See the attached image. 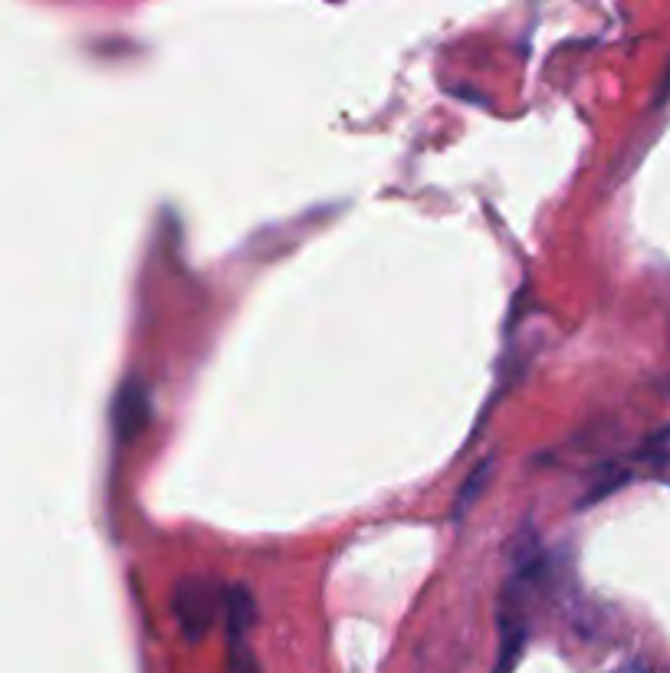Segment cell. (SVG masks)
<instances>
[{"mask_svg": "<svg viewBox=\"0 0 670 673\" xmlns=\"http://www.w3.org/2000/svg\"><path fill=\"white\" fill-rule=\"evenodd\" d=\"M172 604H175V618H178L182 631H185L192 641H197L200 634L210 631L217 611L224 608V591H220L210 578L188 576L175 584Z\"/></svg>", "mask_w": 670, "mask_h": 673, "instance_id": "cell-1", "label": "cell"}, {"mask_svg": "<svg viewBox=\"0 0 670 673\" xmlns=\"http://www.w3.org/2000/svg\"><path fill=\"white\" fill-rule=\"evenodd\" d=\"M152 417V404H148V391L138 379H128L125 385L118 387L115 404H112V427L118 441H132Z\"/></svg>", "mask_w": 670, "mask_h": 673, "instance_id": "cell-2", "label": "cell"}, {"mask_svg": "<svg viewBox=\"0 0 670 673\" xmlns=\"http://www.w3.org/2000/svg\"><path fill=\"white\" fill-rule=\"evenodd\" d=\"M224 611H227V634L234 641V648L244 644L250 624L257 621V604L250 598V591L244 584H230L224 588Z\"/></svg>", "mask_w": 670, "mask_h": 673, "instance_id": "cell-3", "label": "cell"}, {"mask_svg": "<svg viewBox=\"0 0 670 673\" xmlns=\"http://www.w3.org/2000/svg\"><path fill=\"white\" fill-rule=\"evenodd\" d=\"M489 470H493V460L486 457V460H480L477 467H474V474H467L464 486L457 489V503H454V519H457V522L464 519V512L474 509L477 496L486 489V483H489Z\"/></svg>", "mask_w": 670, "mask_h": 673, "instance_id": "cell-4", "label": "cell"}, {"mask_svg": "<svg viewBox=\"0 0 670 673\" xmlns=\"http://www.w3.org/2000/svg\"><path fill=\"white\" fill-rule=\"evenodd\" d=\"M230 673H260L257 661L247 654V648H244V644H240V648H234V654H230Z\"/></svg>", "mask_w": 670, "mask_h": 673, "instance_id": "cell-5", "label": "cell"}]
</instances>
